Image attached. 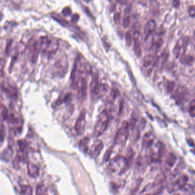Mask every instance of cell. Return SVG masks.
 <instances>
[{"instance_id":"4316f807","label":"cell","mask_w":195,"mask_h":195,"mask_svg":"<svg viewBox=\"0 0 195 195\" xmlns=\"http://www.w3.org/2000/svg\"><path fill=\"white\" fill-rule=\"evenodd\" d=\"M116 96H117V92H116V90L114 89H112L110 96L107 98V101L108 102V103H110V104L112 103L114 101V100H115V99L116 97Z\"/></svg>"},{"instance_id":"e575fe53","label":"cell","mask_w":195,"mask_h":195,"mask_svg":"<svg viewBox=\"0 0 195 195\" xmlns=\"http://www.w3.org/2000/svg\"><path fill=\"white\" fill-rule=\"evenodd\" d=\"M175 85V83L173 81H169L168 82L167 89V91L169 93H171L173 91V89H174Z\"/></svg>"},{"instance_id":"30bf717a","label":"cell","mask_w":195,"mask_h":195,"mask_svg":"<svg viewBox=\"0 0 195 195\" xmlns=\"http://www.w3.org/2000/svg\"><path fill=\"white\" fill-rule=\"evenodd\" d=\"M155 135L151 132H147L144 136L142 144L144 147L148 148L151 147L155 140Z\"/></svg>"},{"instance_id":"d6a6232c","label":"cell","mask_w":195,"mask_h":195,"mask_svg":"<svg viewBox=\"0 0 195 195\" xmlns=\"http://www.w3.org/2000/svg\"><path fill=\"white\" fill-rule=\"evenodd\" d=\"M137 121H138V119L134 117H132L131 119L129 125V128L131 129V130H133L135 128Z\"/></svg>"},{"instance_id":"7402d4cb","label":"cell","mask_w":195,"mask_h":195,"mask_svg":"<svg viewBox=\"0 0 195 195\" xmlns=\"http://www.w3.org/2000/svg\"><path fill=\"white\" fill-rule=\"evenodd\" d=\"M21 195H33V190H32V187L29 185L21 186Z\"/></svg>"},{"instance_id":"bcb514c9","label":"cell","mask_w":195,"mask_h":195,"mask_svg":"<svg viewBox=\"0 0 195 195\" xmlns=\"http://www.w3.org/2000/svg\"><path fill=\"white\" fill-rule=\"evenodd\" d=\"M194 38H195V33H194Z\"/></svg>"},{"instance_id":"44dd1931","label":"cell","mask_w":195,"mask_h":195,"mask_svg":"<svg viewBox=\"0 0 195 195\" xmlns=\"http://www.w3.org/2000/svg\"><path fill=\"white\" fill-rule=\"evenodd\" d=\"M195 61V59L193 56L190 55H185L183 54L181 56L180 62L188 65H192Z\"/></svg>"},{"instance_id":"d590c367","label":"cell","mask_w":195,"mask_h":195,"mask_svg":"<svg viewBox=\"0 0 195 195\" xmlns=\"http://www.w3.org/2000/svg\"><path fill=\"white\" fill-rule=\"evenodd\" d=\"M140 34H141L140 32L138 30H136L133 32V34H132V37H133V40L134 41V42L139 41Z\"/></svg>"},{"instance_id":"f1b7e54d","label":"cell","mask_w":195,"mask_h":195,"mask_svg":"<svg viewBox=\"0 0 195 195\" xmlns=\"http://www.w3.org/2000/svg\"><path fill=\"white\" fill-rule=\"evenodd\" d=\"M1 116L4 120H7L8 118V111L4 105H1Z\"/></svg>"},{"instance_id":"83f0119b","label":"cell","mask_w":195,"mask_h":195,"mask_svg":"<svg viewBox=\"0 0 195 195\" xmlns=\"http://www.w3.org/2000/svg\"><path fill=\"white\" fill-rule=\"evenodd\" d=\"M132 40H133V37H132V35L131 31L130 30L127 31L125 34V41H126L127 45L128 47L131 46V45L132 44Z\"/></svg>"},{"instance_id":"b9f144b4","label":"cell","mask_w":195,"mask_h":195,"mask_svg":"<svg viewBox=\"0 0 195 195\" xmlns=\"http://www.w3.org/2000/svg\"><path fill=\"white\" fill-rule=\"evenodd\" d=\"M162 44H163V40L162 38H159L155 43L156 48H157V49H159V48H161Z\"/></svg>"},{"instance_id":"f35d334b","label":"cell","mask_w":195,"mask_h":195,"mask_svg":"<svg viewBox=\"0 0 195 195\" xmlns=\"http://www.w3.org/2000/svg\"><path fill=\"white\" fill-rule=\"evenodd\" d=\"M19 148H20V150L22 151V152H24L26 148V143H25L23 141H19Z\"/></svg>"},{"instance_id":"60d3db41","label":"cell","mask_w":195,"mask_h":195,"mask_svg":"<svg viewBox=\"0 0 195 195\" xmlns=\"http://www.w3.org/2000/svg\"><path fill=\"white\" fill-rule=\"evenodd\" d=\"M190 114L192 117H195V105H192L189 110Z\"/></svg>"},{"instance_id":"d6986e66","label":"cell","mask_w":195,"mask_h":195,"mask_svg":"<svg viewBox=\"0 0 195 195\" xmlns=\"http://www.w3.org/2000/svg\"><path fill=\"white\" fill-rule=\"evenodd\" d=\"M99 84H100L99 82L98 75H97V73H95L92 77V80L91 81V84H90L91 93H92L93 91H95Z\"/></svg>"},{"instance_id":"cb8c5ba5","label":"cell","mask_w":195,"mask_h":195,"mask_svg":"<svg viewBox=\"0 0 195 195\" xmlns=\"http://www.w3.org/2000/svg\"><path fill=\"white\" fill-rule=\"evenodd\" d=\"M47 188L43 184H39L36 188V195H47Z\"/></svg>"},{"instance_id":"74e56055","label":"cell","mask_w":195,"mask_h":195,"mask_svg":"<svg viewBox=\"0 0 195 195\" xmlns=\"http://www.w3.org/2000/svg\"><path fill=\"white\" fill-rule=\"evenodd\" d=\"M62 14H64V16H68L70 14H71V10L69 7L67 6L65 7L62 10Z\"/></svg>"},{"instance_id":"f6af8a7d","label":"cell","mask_w":195,"mask_h":195,"mask_svg":"<svg viewBox=\"0 0 195 195\" xmlns=\"http://www.w3.org/2000/svg\"><path fill=\"white\" fill-rule=\"evenodd\" d=\"M180 5V1H173V5L175 7H177Z\"/></svg>"},{"instance_id":"f546056e","label":"cell","mask_w":195,"mask_h":195,"mask_svg":"<svg viewBox=\"0 0 195 195\" xmlns=\"http://www.w3.org/2000/svg\"><path fill=\"white\" fill-rule=\"evenodd\" d=\"M21 162V157L19 155H17L14 158V160L13 162V165L14 168L16 169H19Z\"/></svg>"},{"instance_id":"ffe728a7","label":"cell","mask_w":195,"mask_h":195,"mask_svg":"<svg viewBox=\"0 0 195 195\" xmlns=\"http://www.w3.org/2000/svg\"><path fill=\"white\" fill-rule=\"evenodd\" d=\"M72 99V94L69 93L67 95L64 96L63 97H60L57 101H56L55 104L56 105H60L64 103H68L71 101Z\"/></svg>"},{"instance_id":"1f68e13d","label":"cell","mask_w":195,"mask_h":195,"mask_svg":"<svg viewBox=\"0 0 195 195\" xmlns=\"http://www.w3.org/2000/svg\"><path fill=\"white\" fill-rule=\"evenodd\" d=\"M113 151V148H110L105 153L104 156V162H108L110 160V157L112 155V153Z\"/></svg>"},{"instance_id":"e0dca14e","label":"cell","mask_w":195,"mask_h":195,"mask_svg":"<svg viewBox=\"0 0 195 195\" xmlns=\"http://www.w3.org/2000/svg\"><path fill=\"white\" fill-rule=\"evenodd\" d=\"M13 156V151L10 148H8L4 149L1 153V159L4 162L9 161Z\"/></svg>"},{"instance_id":"6da1fadb","label":"cell","mask_w":195,"mask_h":195,"mask_svg":"<svg viewBox=\"0 0 195 195\" xmlns=\"http://www.w3.org/2000/svg\"><path fill=\"white\" fill-rule=\"evenodd\" d=\"M58 42L55 39L43 36L40 38V48L42 52L47 53L49 56L55 53L58 48Z\"/></svg>"},{"instance_id":"7a4b0ae2","label":"cell","mask_w":195,"mask_h":195,"mask_svg":"<svg viewBox=\"0 0 195 195\" xmlns=\"http://www.w3.org/2000/svg\"><path fill=\"white\" fill-rule=\"evenodd\" d=\"M109 120L110 117L107 110H103L99 115V119L95 127L93 133L95 137H99L104 133L108 127Z\"/></svg>"},{"instance_id":"d4e9b609","label":"cell","mask_w":195,"mask_h":195,"mask_svg":"<svg viewBox=\"0 0 195 195\" xmlns=\"http://www.w3.org/2000/svg\"><path fill=\"white\" fill-rule=\"evenodd\" d=\"M153 61V57L152 56L151 54L147 55L143 59V66L148 67L152 63Z\"/></svg>"},{"instance_id":"ee69618b","label":"cell","mask_w":195,"mask_h":195,"mask_svg":"<svg viewBox=\"0 0 195 195\" xmlns=\"http://www.w3.org/2000/svg\"><path fill=\"white\" fill-rule=\"evenodd\" d=\"M79 19V14L75 13L71 17V21L73 22H77Z\"/></svg>"},{"instance_id":"8992f818","label":"cell","mask_w":195,"mask_h":195,"mask_svg":"<svg viewBox=\"0 0 195 195\" xmlns=\"http://www.w3.org/2000/svg\"><path fill=\"white\" fill-rule=\"evenodd\" d=\"M188 177L186 175L181 176L175 181L170 183L167 186V190L169 193H173L180 190L187 184Z\"/></svg>"},{"instance_id":"7bdbcfd3","label":"cell","mask_w":195,"mask_h":195,"mask_svg":"<svg viewBox=\"0 0 195 195\" xmlns=\"http://www.w3.org/2000/svg\"><path fill=\"white\" fill-rule=\"evenodd\" d=\"M5 135V129H4V125L2 124V125H1V141H2V142L3 140H4Z\"/></svg>"},{"instance_id":"9a60e30c","label":"cell","mask_w":195,"mask_h":195,"mask_svg":"<svg viewBox=\"0 0 195 195\" xmlns=\"http://www.w3.org/2000/svg\"><path fill=\"white\" fill-rule=\"evenodd\" d=\"M176 162V157L172 153H169L167 155L165 161V167L167 170L171 169L175 165Z\"/></svg>"},{"instance_id":"3957f363","label":"cell","mask_w":195,"mask_h":195,"mask_svg":"<svg viewBox=\"0 0 195 195\" xmlns=\"http://www.w3.org/2000/svg\"><path fill=\"white\" fill-rule=\"evenodd\" d=\"M110 169L113 172L120 170V173H123L128 168L127 160L122 156H117L114 158L110 164Z\"/></svg>"},{"instance_id":"603a6c76","label":"cell","mask_w":195,"mask_h":195,"mask_svg":"<svg viewBox=\"0 0 195 195\" xmlns=\"http://www.w3.org/2000/svg\"><path fill=\"white\" fill-rule=\"evenodd\" d=\"M165 179H166V176H165V175L164 173L160 174V175H158V176H157V177L156 178V179H155V182H154V184H153V186H159L160 185H161L162 183H163L164 181L165 180Z\"/></svg>"},{"instance_id":"8fae6325","label":"cell","mask_w":195,"mask_h":195,"mask_svg":"<svg viewBox=\"0 0 195 195\" xmlns=\"http://www.w3.org/2000/svg\"><path fill=\"white\" fill-rule=\"evenodd\" d=\"M88 89L87 81L85 78H82L81 80V86L79 88L77 97L79 99H83L86 95V91Z\"/></svg>"},{"instance_id":"8d00e7d4","label":"cell","mask_w":195,"mask_h":195,"mask_svg":"<svg viewBox=\"0 0 195 195\" xmlns=\"http://www.w3.org/2000/svg\"><path fill=\"white\" fill-rule=\"evenodd\" d=\"M54 19H56L58 21L60 22V23L63 25L64 26H67V24H68V23L67 21L65 20V19H62V18H61L60 16H54Z\"/></svg>"},{"instance_id":"52a82bcc","label":"cell","mask_w":195,"mask_h":195,"mask_svg":"<svg viewBox=\"0 0 195 195\" xmlns=\"http://www.w3.org/2000/svg\"><path fill=\"white\" fill-rule=\"evenodd\" d=\"M28 48L29 50V57L32 62H35L36 61L38 54L40 52V46L36 40L34 38H31L29 40Z\"/></svg>"},{"instance_id":"ba28073f","label":"cell","mask_w":195,"mask_h":195,"mask_svg":"<svg viewBox=\"0 0 195 195\" xmlns=\"http://www.w3.org/2000/svg\"><path fill=\"white\" fill-rule=\"evenodd\" d=\"M86 125V112L85 110H81L75 125V129L78 135L82 134L85 131Z\"/></svg>"},{"instance_id":"5b68a950","label":"cell","mask_w":195,"mask_h":195,"mask_svg":"<svg viewBox=\"0 0 195 195\" xmlns=\"http://www.w3.org/2000/svg\"><path fill=\"white\" fill-rule=\"evenodd\" d=\"M165 147L162 143H158L151 148L149 153L148 158L151 162L158 161L165 152Z\"/></svg>"},{"instance_id":"2e32d148","label":"cell","mask_w":195,"mask_h":195,"mask_svg":"<svg viewBox=\"0 0 195 195\" xmlns=\"http://www.w3.org/2000/svg\"><path fill=\"white\" fill-rule=\"evenodd\" d=\"M180 190L181 192L178 195H193L194 194V188L193 186L188 184H186Z\"/></svg>"},{"instance_id":"ac0fdd59","label":"cell","mask_w":195,"mask_h":195,"mask_svg":"<svg viewBox=\"0 0 195 195\" xmlns=\"http://www.w3.org/2000/svg\"><path fill=\"white\" fill-rule=\"evenodd\" d=\"M89 140L88 138H84L81 139L79 143V148L81 151L86 153L88 152L89 148Z\"/></svg>"},{"instance_id":"ab89813d","label":"cell","mask_w":195,"mask_h":195,"mask_svg":"<svg viewBox=\"0 0 195 195\" xmlns=\"http://www.w3.org/2000/svg\"><path fill=\"white\" fill-rule=\"evenodd\" d=\"M188 13L191 17H195V7L194 6L192 5L189 7L188 8Z\"/></svg>"},{"instance_id":"9c48e42d","label":"cell","mask_w":195,"mask_h":195,"mask_svg":"<svg viewBox=\"0 0 195 195\" xmlns=\"http://www.w3.org/2000/svg\"><path fill=\"white\" fill-rule=\"evenodd\" d=\"M104 148V144L101 140H97L93 143L91 149V155L93 157H97Z\"/></svg>"},{"instance_id":"5bb4252c","label":"cell","mask_w":195,"mask_h":195,"mask_svg":"<svg viewBox=\"0 0 195 195\" xmlns=\"http://www.w3.org/2000/svg\"><path fill=\"white\" fill-rule=\"evenodd\" d=\"M2 89L4 91L6 95L9 97L10 98L14 99L17 97V91L16 88L13 86L9 85L7 87H5L1 85Z\"/></svg>"},{"instance_id":"836d02e7","label":"cell","mask_w":195,"mask_h":195,"mask_svg":"<svg viewBox=\"0 0 195 195\" xmlns=\"http://www.w3.org/2000/svg\"><path fill=\"white\" fill-rule=\"evenodd\" d=\"M113 20L116 24H120L121 21V13L120 12H117L114 13L113 15Z\"/></svg>"},{"instance_id":"4dcf8cb0","label":"cell","mask_w":195,"mask_h":195,"mask_svg":"<svg viewBox=\"0 0 195 195\" xmlns=\"http://www.w3.org/2000/svg\"><path fill=\"white\" fill-rule=\"evenodd\" d=\"M123 25L125 28H127L131 24V17L129 16H125L123 19Z\"/></svg>"},{"instance_id":"277c9868","label":"cell","mask_w":195,"mask_h":195,"mask_svg":"<svg viewBox=\"0 0 195 195\" xmlns=\"http://www.w3.org/2000/svg\"><path fill=\"white\" fill-rule=\"evenodd\" d=\"M129 129V125L128 121H124L116 134L114 141L116 144H124L125 143L128 138Z\"/></svg>"},{"instance_id":"4fadbf2b","label":"cell","mask_w":195,"mask_h":195,"mask_svg":"<svg viewBox=\"0 0 195 195\" xmlns=\"http://www.w3.org/2000/svg\"><path fill=\"white\" fill-rule=\"evenodd\" d=\"M156 27V23L155 20L154 19L149 20L148 22L147 25H145V28L144 29V33L145 35V37L151 35L153 32L155 30Z\"/></svg>"},{"instance_id":"7c38bea8","label":"cell","mask_w":195,"mask_h":195,"mask_svg":"<svg viewBox=\"0 0 195 195\" xmlns=\"http://www.w3.org/2000/svg\"><path fill=\"white\" fill-rule=\"evenodd\" d=\"M28 172L29 176L32 178H37L40 174V169L36 164L29 162L28 165Z\"/></svg>"},{"instance_id":"484cf974","label":"cell","mask_w":195,"mask_h":195,"mask_svg":"<svg viewBox=\"0 0 195 195\" xmlns=\"http://www.w3.org/2000/svg\"><path fill=\"white\" fill-rule=\"evenodd\" d=\"M133 49H134V52L135 53L136 55L138 57H140L141 56L142 51H141V47H140L139 42H134Z\"/></svg>"}]
</instances>
